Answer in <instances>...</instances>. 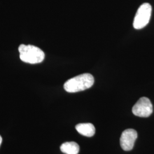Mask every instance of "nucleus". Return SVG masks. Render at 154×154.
Instances as JSON below:
<instances>
[{
  "label": "nucleus",
  "mask_w": 154,
  "mask_h": 154,
  "mask_svg": "<svg viewBox=\"0 0 154 154\" xmlns=\"http://www.w3.org/2000/svg\"><path fill=\"white\" fill-rule=\"evenodd\" d=\"M94 83L93 76L85 73L67 80L64 84V88L68 93H77L90 88Z\"/></svg>",
  "instance_id": "f257e3e1"
},
{
  "label": "nucleus",
  "mask_w": 154,
  "mask_h": 154,
  "mask_svg": "<svg viewBox=\"0 0 154 154\" xmlns=\"http://www.w3.org/2000/svg\"><path fill=\"white\" fill-rule=\"evenodd\" d=\"M18 51L20 52V58L24 62L36 64L44 60V52L35 46L21 45L18 48Z\"/></svg>",
  "instance_id": "f03ea898"
},
{
  "label": "nucleus",
  "mask_w": 154,
  "mask_h": 154,
  "mask_svg": "<svg viewBox=\"0 0 154 154\" xmlns=\"http://www.w3.org/2000/svg\"><path fill=\"white\" fill-rule=\"evenodd\" d=\"M152 12V7L149 3H144L137 11L133 22L134 28L141 29L149 23Z\"/></svg>",
  "instance_id": "7ed1b4c3"
},
{
  "label": "nucleus",
  "mask_w": 154,
  "mask_h": 154,
  "mask_svg": "<svg viewBox=\"0 0 154 154\" xmlns=\"http://www.w3.org/2000/svg\"><path fill=\"white\" fill-rule=\"evenodd\" d=\"M132 111L135 116L147 118L152 113L153 107L149 98L142 97L133 106Z\"/></svg>",
  "instance_id": "20e7f679"
},
{
  "label": "nucleus",
  "mask_w": 154,
  "mask_h": 154,
  "mask_svg": "<svg viewBox=\"0 0 154 154\" xmlns=\"http://www.w3.org/2000/svg\"><path fill=\"white\" fill-rule=\"evenodd\" d=\"M138 138L137 132L134 129H127L122 134L120 143L122 149L125 151L131 150Z\"/></svg>",
  "instance_id": "39448f33"
},
{
  "label": "nucleus",
  "mask_w": 154,
  "mask_h": 154,
  "mask_svg": "<svg viewBox=\"0 0 154 154\" xmlns=\"http://www.w3.org/2000/svg\"><path fill=\"white\" fill-rule=\"evenodd\" d=\"M75 129L80 134L83 136L91 137L95 133V127L92 123H79L76 125Z\"/></svg>",
  "instance_id": "423d86ee"
},
{
  "label": "nucleus",
  "mask_w": 154,
  "mask_h": 154,
  "mask_svg": "<svg viewBox=\"0 0 154 154\" xmlns=\"http://www.w3.org/2000/svg\"><path fill=\"white\" fill-rule=\"evenodd\" d=\"M61 151L66 154H78L79 151V146L74 142L63 143L60 147Z\"/></svg>",
  "instance_id": "0eeeda50"
},
{
  "label": "nucleus",
  "mask_w": 154,
  "mask_h": 154,
  "mask_svg": "<svg viewBox=\"0 0 154 154\" xmlns=\"http://www.w3.org/2000/svg\"><path fill=\"white\" fill-rule=\"evenodd\" d=\"M1 143H2V138H1V135H0V146H1Z\"/></svg>",
  "instance_id": "6e6552de"
}]
</instances>
